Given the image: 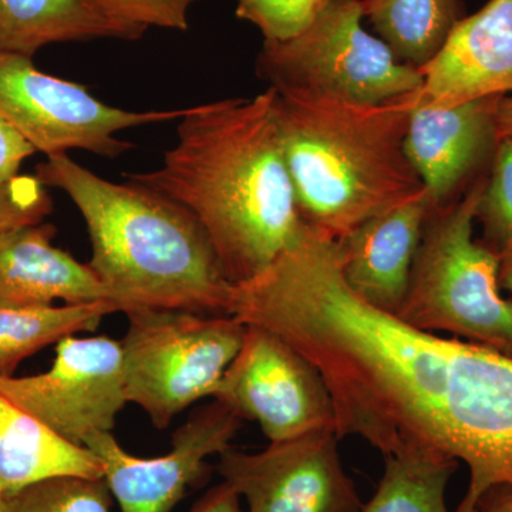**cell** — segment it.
Segmentation results:
<instances>
[{
  "label": "cell",
  "mask_w": 512,
  "mask_h": 512,
  "mask_svg": "<svg viewBox=\"0 0 512 512\" xmlns=\"http://www.w3.org/2000/svg\"><path fill=\"white\" fill-rule=\"evenodd\" d=\"M229 316L269 330L318 367L340 439L383 457L461 461L457 512L512 485V356L443 338L379 311L350 289L338 244L309 227L264 271L234 285Z\"/></svg>",
  "instance_id": "6da1fadb"
},
{
  "label": "cell",
  "mask_w": 512,
  "mask_h": 512,
  "mask_svg": "<svg viewBox=\"0 0 512 512\" xmlns=\"http://www.w3.org/2000/svg\"><path fill=\"white\" fill-rule=\"evenodd\" d=\"M272 87L249 99L188 107L157 170L127 180L198 221L231 284L249 281L301 235Z\"/></svg>",
  "instance_id": "7a4b0ae2"
},
{
  "label": "cell",
  "mask_w": 512,
  "mask_h": 512,
  "mask_svg": "<svg viewBox=\"0 0 512 512\" xmlns=\"http://www.w3.org/2000/svg\"><path fill=\"white\" fill-rule=\"evenodd\" d=\"M35 175L82 214L92 244L89 266L121 313L228 316L234 284L204 229L180 204L134 181L101 178L67 154L47 157Z\"/></svg>",
  "instance_id": "3957f363"
},
{
  "label": "cell",
  "mask_w": 512,
  "mask_h": 512,
  "mask_svg": "<svg viewBox=\"0 0 512 512\" xmlns=\"http://www.w3.org/2000/svg\"><path fill=\"white\" fill-rule=\"evenodd\" d=\"M275 93L286 163L306 227L338 242L424 191L403 148L416 93L377 106Z\"/></svg>",
  "instance_id": "277c9868"
},
{
  "label": "cell",
  "mask_w": 512,
  "mask_h": 512,
  "mask_svg": "<svg viewBox=\"0 0 512 512\" xmlns=\"http://www.w3.org/2000/svg\"><path fill=\"white\" fill-rule=\"evenodd\" d=\"M485 175L430 212L396 316L424 332L453 333L512 356V301L501 295V258L474 238Z\"/></svg>",
  "instance_id": "5b68a950"
},
{
  "label": "cell",
  "mask_w": 512,
  "mask_h": 512,
  "mask_svg": "<svg viewBox=\"0 0 512 512\" xmlns=\"http://www.w3.org/2000/svg\"><path fill=\"white\" fill-rule=\"evenodd\" d=\"M362 19V0H326L298 36L264 40L256 59L259 79L278 92L367 106L419 92L420 70L399 62L382 39L362 28Z\"/></svg>",
  "instance_id": "8992f818"
},
{
  "label": "cell",
  "mask_w": 512,
  "mask_h": 512,
  "mask_svg": "<svg viewBox=\"0 0 512 512\" xmlns=\"http://www.w3.org/2000/svg\"><path fill=\"white\" fill-rule=\"evenodd\" d=\"M127 318L120 343L128 403L160 430L192 404L214 399L247 332L227 315L143 309Z\"/></svg>",
  "instance_id": "52a82bcc"
},
{
  "label": "cell",
  "mask_w": 512,
  "mask_h": 512,
  "mask_svg": "<svg viewBox=\"0 0 512 512\" xmlns=\"http://www.w3.org/2000/svg\"><path fill=\"white\" fill-rule=\"evenodd\" d=\"M187 110L117 109L80 84L40 72L32 57L0 53V117L46 157L83 150L117 158L134 148L121 131L177 121Z\"/></svg>",
  "instance_id": "ba28073f"
},
{
  "label": "cell",
  "mask_w": 512,
  "mask_h": 512,
  "mask_svg": "<svg viewBox=\"0 0 512 512\" xmlns=\"http://www.w3.org/2000/svg\"><path fill=\"white\" fill-rule=\"evenodd\" d=\"M214 400L239 419L255 421L269 443L336 429L332 396L318 367L258 326L247 325Z\"/></svg>",
  "instance_id": "9c48e42d"
},
{
  "label": "cell",
  "mask_w": 512,
  "mask_h": 512,
  "mask_svg": "<svg viewBox=\"0 0 512 512\" xmlns=\"http://www.w3.org/2000/svg\"><path fill=\"white\" fill-rule=\"evenodd\" d=\"M0 397L84 446L96 434L111 433L128 403L121 343L103 335L67 336L47 372L0 379Z\"/></svg>",
  "instance_id": "30bf717a"
},
{
  "label": "cell",
  "mask_w": 512,
  "mask_h": 512,
  "mask_svg": "<svg viewBox=\"0 0 512 512\" xmlns=\"http://www.w3.org/2000/svg\"><path fill=\"white\" fill-rule=\"evenodd\" d=\"M338 430L275 441L258 453L228 448L218 473L248 512H360L363 504L340 460Z\"/></svg>",
  "instance_id": "8fae6325"
},
{
  "label": "cell",
  "mask_w": 512,
  "mask_h": 512,
  "mask_svg": "<svg viewBox=\"0 0 512 512\" xmlns=\"http://www.w3.org/2000/svg\"><path fill=\"white\" fill-rule=\"evenodd\" d=\"M241 421L214 400L175 430L164 456H133L113 433L96 434L84 446L103 464L104 480L121 512H171L191 487L205 480L208 458L231 448Z\"/></svg>",
  "instance_id": "7c38bea8"
},
{
  "label": "cell",
  "mask_w": 512,
  "mask_h": 512,
  "mask_svg": "<svg viewBox=\"0 0 512 512\" xmlns=\"http://www.w3.org/2000/svg\"><path fill=\"white\" fill-rule=\"evenodd\" d=\"M501 97L450 107L413 104L404 154L436 207L456 200L487 174L500 141Z\"/></svg>",
  "instance_id": "4fadbf2b"
},
{
  "label": "cell",
  "mask_w": 512,
  "mask_h": 512,
  "mask_svg": "<svg viewBox=\"0 0 512 512\" xmlns=\"http://www.w3.org/2000/svg\"><path fill=\"white\" fill-rule=\"evenodd\" d=\"M414 106L450 107L512 94V0H488L457 23L423 69Z\"/></svg>",
  "instance_id": "5bb4252c"
},
{
  "label": "cell",
  "mask_w": 512,
  "mask_h": 512,
  "mask_svg": "<svg viewBox=\"0 0 512 512\" xmlns=\"http://www.w3.org/2000/svg\"><path fill=\"white\" fill-rule=\"evenodd\" d=\"M434 207L424 190L362 222L336 242L345 281L373 308L394 316L399 313L424 225Z\"/></svg>",
  "instance_id": "9a60e30c"
},
{
  "label": "cell",
  "mask_w": 512,
  "mask_h": 512,
  "mask_svg": "<svg viewBox=\"0 0 512 512\" xmlns=\"http://www.w3.org/2000/svg\"><path fill=\"white\" fill-rule=\"evenodd\" d=\"M55 235V225L47 222L0 234V308L116 303L89 264L53 245Z\"/></svg>",
  "instance_id": "2e32d148"
},
{
  "label": "cell",
  "mask_w": 512,
  "mask_h": 512,
  "mask_svg": "<svg viewBox=\"0 0 512 512\" xmlns=\"http://www.w3.org/2000/svg\"><path fill=\"white\" fill-rule=\"evenodd\" d=\"M104 478L90 448L62 436L0 397V491L18 493L53 477Z\"/></svg>",
  "instance_id": "e0dca14e"
},
{
  "label": "cell",
  "mask_w": 512,
  "mask_h": 512,
  "mask_svg": "<svg viewBox=\"0 0 512 512\" xmlns=\"http://www.w3.org/2000/svg\"><path fill=\"white\" fill-rule=\"evenodd\" d=\"M144 33L110 19L90 0H0V53L33 59L55 43L137 40Z\"/></svg>",
  "instance_id": "ac0fdd59"
},
{
  "label": "cell",
  "mask_w": 512,
  "mask_h": 512,
  "mask_svg": "<svg viewBox=\"0 0 512 512\" xmlns=\"http://www.w3.org/2000/svg\"><path fill=\"white\" fill-rule=\"evenodd\" d=\"M362 9L396 59L417 70L439 55L463 19L460 0H362Z\"/></svg>",
  "instance_id": "d6986e66"
},
{
  "label": "cell",
  "mask_w": 512,
  "mask_h": 512,
  "mask_svg": "<svg viewBox=\"0 0 512 512\" xmlns=\"http://www.w3.org/2000/svg\"><path fill=\"white\" fill-rule=\"evenodd\" d=\"M120 309L113 302L50 306L42 309L0 308V379L15 376L23 360L67 336L99 328Z\"/></svg>",
  "instance_id": "ffe728a7"
},
{
  "label": "cell",
  "mask_w": 512,
  "mask_h": 512,
  "mask_svg": "<svg viewBox=\"0 0 512 512\" xmlns=\"http://www.w3.org/2000/svg\"><path fill=\"white\" fill-rule=\"evenodd\" d=\"M383 458L382 480L360 512H450L446 491L458 461L424 454Z\"/></svg>",
  "instance_id": "44dd1931"
},
{
  "label": "cell",
  "mask_w": 512,
  "mask_h": 512,
  "mask_svg": "<svg viewBox=\"0 0 512 512\" xmlns=\"http://www.w3.org/2000/svg\"><path fill=\"white\" fill-rule=\"evenodd\" d=\"M5 512H113V494L104 478L53 477L3 495Z\"/></svg>",
  "instance_id": "7402d4cb"
},
{
  "label": "cell",
  "mask_w": 512,
  "mask_h": 512,
  "mask_svg": "<svg viewBox=\"0 0 512 512\" xmlns=\"http://www.w3.org/2000/svg\"><path fill=\"white\" fill-rule=\"evenodd\" d=\"M485 247L498 256L512 251V137L500 138L476 210Z\"/></svg>",
  "instance_id": "603a6c76"
},
{
  "label": "cell",
  "mask_w": 512,
  "mask_h": 512,
  "mask_svg": "<svg viewBox=\"0 0 512 512\" xmlns=\"http://www.w3.org/2000/svg\"><path fill=\"white\" fill-rule=\"evenodd\" d=\"M235 13L259 29L268 42L298 36L315 20L326 0H235Z\"/></svg>",
  "instance_id": "cb8c5ba5"
},
{
  "label": "cell",
  "mask_w": 512,
  "mask_h": 512,
  "mask_svg": "<svg viewBox=\"0 0 512 512\" xmlns=\"http://www.w3.org/2000/svg\"><path fill=\"white\" fill-rule=\"evenodd\" d=\"M104 15L133 28L188 29V12L197 0H90Z\"/></svg>",
  "instance_id": "d4e9b609"
},
{
  "label": "cell",
  "mask_w": 512,
  "mask_h": 512,
  "mask_svg": "<svg viewBox=\"0 0 512 512\" xmlns=\"http://www.w3.org/2000/svg\"><path fill=\"white\" fill-rule=\"evenodd\" d=\"M53 210L46 185L36 175H16L0 183V234L40 224Z\"/></svg>",
  "instance_id": "484cf974"
},
{
  "label": "cell",
  "mask_w": 512,
  "mask_h": 512,
  "mask_svg": "<svg viewBox=\"0 0 512 512\" xmlns=\"http://www.w3.org/2000/svg\"><path fill=\"white\" fill-rule=\"evenodd\" d=\"M35 153V148L0 117V183L19 175L22 164Z\"/></svg>",
  "instance_id": "4316f807"
},
{
  "label": "cell",
  "mask_w": 512,
  "mask_h": 512,
  "mask_svg": "<svg viewBox=\"0 0 512 512\" xmlns=\"http://www.w3.org/2000/svg\"><path fill=\"white\" fill-rule=\"evenodd\" d=\"M188 512H242L241 497L222 481L207 491Z\"/></svg>",
  "instance_id": "83f0119b"
},
{
  "label": "cell",
  "mask_w": 512,
  "mask_h": 512,
  "mask_svg": "<svg viewBox=\"0 0 512 512\" xmlns=\"http://www.w3.org/2000/svg\"><path fill=\"white\" fill-rule=\"evenodd\" d=\"M477 512H512V485H500L481 498Z\"/></svg>",
  "instance_id": "f1b7e54d"
},
{
  "label": "cell",
  "mask_w": 512,
  "mask_h": 512,
  "mask_svg": "<svg viewBox=\"0 0 512 512\" xmlns=\"http://www.w3.org/2000/svg\"><path fill=\"white\" fill-rule=\"evenodd\" d=\"M497 126L500 138L512 137V94L501 97L497 111Z\"/></svg>",
  "instance_id": "f546056e"
},
{
  "label": "cell",
  "mask_w": 512,
  "mask_h": 512,
  "mask_svg": "<svg viewBox=\"0 0 512 512\" xmlns=\"http://www.w3.org/2000/svg\"><path fill=\"white\" fill-rule=\"evenodd\" d=\"M498 282H500L501 289L512 292V251L501 256Z\"/></svg>",
  "instance_id": "4dcf8cb0"
},
{
  "label": "cell",
  "mask_w": 512,
  "mask_h": 512,
  "mask_svg": "<svg viewBox=\"0 0 512 512\" xmlns=\"http://www.w3.org/2000/svg\"><path fill=\"white\" fill-rule=\"evenodd\" d=\"M0 512H5V497H3L2 491H0Z\"/></svg>",
  "instance_id": "1f68e13d"
},
{
  "label": "cell",
  "mask_w": 512,
  "mask_h": 512,
  "mask_svg": "<svg viewBox=\"0 0 512 512\" xmlns=\"http://www.w3.org/2000/svg\"><path fill=\"white\" fill-rule=\"evenodd\" d=\"M197 2H198V0H197Z\"/></svg>",
  "instance_id": "d6a6232c"
}]
</instances>
